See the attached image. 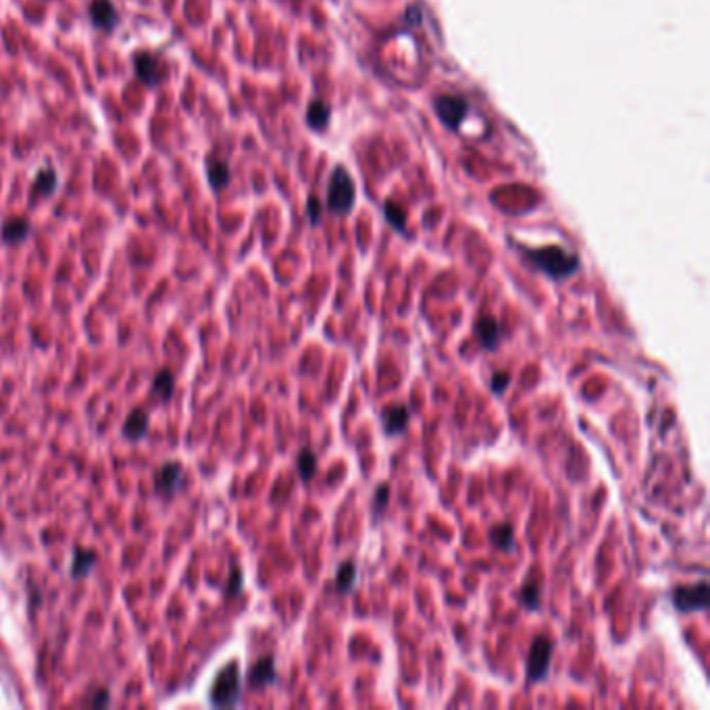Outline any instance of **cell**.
<instances>
[{"instance_id": "cell-10", "label": "cell", "mask_w": 710, "mask_h": 710, "mask_svg": "<svg viewBox=\"0 0 710 710\" xmlns=\"http://www.w3.org/2000/svg\"><path fill=\"white\" fill-rule=\"evenodd\" d=\"M411 421V409L407 405H390L381 411V427L386 435H400Z\"/></svg>"}, {"instance_id": "cell-2", "label": "cell", "mask_w": 710, "mask_h": 710, "mask_svg": "<svg viewBox=\"0 0 710 710\" xmlns=\"http://www.w3.org/2000/svg\"><path fill=\"white\" fill-rule=\"evenodd\" d=\"M355 179L350 178V173L344 167H336L327 188V209L334 215H348L355 206Z\"/></svg>"}, {"instance_id": "cell-3", "label": "cell", "mask_w": 710, "mask_h": 710, "mask_svg": "<svg viewBox=\"0 0 710 710\" xmlns=\"http://www.w3.org/2000/svg\"><path fill=\"white\" fill-rule=\"evenodd\" d=\"M239 690H242V677H239V666L237 662H230L215 679L213 690H211V702L215 706H234L239 700Z\"/></svg>"}, {"instance_id": "cell-28", "label": "cell", "mask_w": 710, "mask_h": 710, "mask_svg": "<svg viewBox=\"0 0 710 710\" xmlns=\"http://www.w3.org/2000/svg\"><path fill=\"white\" fill-rule=\"evenodd\" d=\"M86 704H88V706H109V704H111L109 692H107V690H98V692H94V698H90Z\"/></svg>"}, {"instance_id": "cell-8", "label": "cell", "mask_w": 710, "mask_h": 710, "mask_svg": "<svg viewBox=\"0 0 710 710\" xmlns=\"http://www.w3.org/2000/svg\"><path fill=\"white\" fill-rule=\"evenodd\" d=\"M88 15H90V21L96 29H103V32L109 34L117 27L119 13L113 0H90Z\"/></svg>"}, {"instance_id": "cell-17", "label": "cell", "mask_w": 710, "mask_h": 710, "mask_svg": "<svg viewBox=\"0 0 710 710\" xmlns=\"http://www.w3.org/2000/svg\"><path fill=\"white\" fill-rule=\"evenodd\" d=\"M123 433L125 438L129 440H140L148 433V414L142 413V411H133L125 419V425H123Z\"/></svg>"}, {"instance_id": "cell-16", "label": "cell", "mask_w": 710, "mask_h": 710, "mask_svg": "<svg viewBox=\"0 0 710 710\" xmlns=\"http://www.w3.org/2000/svg\"><path fill=\"white\" fill-rule=\"evenodd\" d=\"M489 541L500 552H511L515 546V530L511 523H500L489 532Z\"/></svg>"}, {"instance_id": "cell-9", "label": "cell", "mask_w": 710, "mask_h": 710, "mask_svg": "<svg viewBox=\"0 0 710 710\" xmlns=\"http://www.w3.org/2000/svg\"><path fill=\"white\" fill-rule=\"evenodd\" d=\"M475 334H477V340H479L481 348L487 350V353L496 350L500 340H502V329H500V323L494 315H481L475 323Z\"/></svg>"}, {"instance_id": "cell-4", "label": "cell", "mask_w": 710, "mask_h": 710, "mask_svg": "<svg viewBox=\"0 0 710 710\" xmlns=\"http://www.w3.org/2000/svg\"><path fill=\"white\" fill-rule=\"evenodd\" d=\"M552 650H554V644L546 633H537L533 638L530 656H527V669H525V675L532 683H539L548 677L550 664H552Z\"/></svg>"}, {"instance_id": "cell-12", "label": "cell", "mask_w": 710, "mask_h": 710, "mask_svg": "<svg viewBox=\"0 0 710 710\" xmlns=\"http://www.w3.org/2000/svg\"><path fill=\"white\" fill-rule=\"evenodd\" d=\"M275 679H277V671H275L273 656H263L261 660H256V664L248 673V683H250V688H256V690L273 685Z\"/></svg>"}, {"instance_id": "cell-24", "label": "cell", "mask_w": 710, "mask_h": 710, "mask_svg": "<svg viewBox=\"0 0 710 710\" xmlns=\"http://www.w3.org/2000/svg\"><path fill=\"white\" fill-rule=\"evenodd\" d=\"M383 213H386V219H388V223H390L394 230H398V232H405V228H407V213H405V209H402L398 202H394V200H388V202H386V209H383Z\"/></svg>"}, {"instance_id": "cell-29", "label": "cell", "mask_w": 710, "mask_h": 710, "mask_svg": "<svg viewBox=\"0 0 710 710\" xmlns=\"http://www.w3.org/2000/svg\"><path fill=\"white\" fill-rule=\"evenodd\" d=\"M239 588H242V573H239V569H234V573H232V581H230V588H228V593H230V596H234V593H236Z\"/></svg>"}, {"instance_id": "cell-14", "label": "cell", "mask_w": 710, "mask_h": 710, "mask_svg": "<svg viewBox=\"0 0 710 710\" xmlns=\"http://www.w3.org/2000/svg\"><path fill=\"white\" fill-rule=\"evenodd\" d=\"M206 178L213 190H223L230 179H232V171L228 161L219 159V157H209L206 159Z\"/></svg>"}, {"instance_id": "cell-19", "label": "cell", "mask_w": 710, "mask_h": 710, "mask_svg": "<svg viewBox=\"0 0 710 710\" xmlns=\"http://www.w3.org/2000/svg\"><path fill=\"white\" fill-rule=\"evenodd\" d=\"M98 563V554L92 550H75L73 554V565H71V573L73 577H84L88 575Z\"/></svg>"}, {"instance_id": "cell-26", "label": "cell", "mask_w": 710, "mask_h": 710, "mask_svg": "<svg viewBox=\"0 0 710 710\" xmlns=\"http://www.w3.org/2000/svg\"><path fill=\"white\" fill-rule=\"evenodd\" d=\"M390 502V485L388 483H381L377 489H375V498H373V506H375V513H381Z\"/></svg>"}, {"instance_id": "cell-27", "label": "cell", "mask_w": 710, "mask_h": 710, "mask_svg": "<svg viewBox=\"0 0 710 710\" xmlns=\"http://www.w3.org/2000/svg\"><path fill=\"white\" fill-rule=\"evenodd\" d=\"M306 211H308V219H310L313 223H319V217H321V204H319L317 196H310V198H308Z\"/></svg>"}, {"instance_id": "cell-23", "label": "cell", "mask_w": 710, "mask_h": 710, "mask_svg": "<svg viewBox=\"0 0 710 710\" xmlns=\"http://www.w3.org/2000/svg\"><path fill=\"white\" fill-rule=\"evenodd\" d=\"M356 584V565L355 563H344L340 565L336 573V590L342 593L350 592Z\"/></svg>"}, {"instance_id": "cell-13", "label": "cell", "mask_w": 710, "mask_h": 710, "mask_svg": "<svg viewBox=\"0 0 710 710\" xmlns=\"http://www.w3.org/2000/svg\"><path fill=\"white\" fill-rule=\"evenodd\" d=\"M32 234V225L23 217H11L2 223L0 228V237L4 244H19Z\"/></svg>"}, {"instance_id": "cell-18", "label": "cell", "mask_w": 710, "mask_h": 710, "mask_svg": "<svg viewBox=\"0 0 710 710\" xmlns=\"http://www.w3.org/2000/svg\"><path fill=\"white\" fill-rule=\"evenodd\" d=\"M173 388H176V377L169 369H163L157 373L155 381H152V396L159 398V400H169L171 394H173Z\"/></svg>"}, {"instance_id": "cell-21", "label": "cell", "mask_w": 710, "mask_h": 710, "mask_svg": "<svg viewBox=\"0 0 710 710\" xmlns=\"http://www.w3.org/2000/svg\"><path fill=\"white\" fill-rule=\"evenodd\" d=\"M296 467H298V475H300V479H302V481H308V479H313V477L317 475V467H319V461H317V454H315V450H310V448H302V450H300V454H298Z\"/></svg>"}, {"instance_id": "cell-7", "label": "cell", "mask_w": 710, "mask_h": 710, "mask_svg": "<svg viewBox=\"0 0 710 710\" xmlns=\"http://www.w3.org/2000/svg\"><path fill=\"white\" fill-rule=\"evenodd\" d=\"M433 107H435V113H438L440 121L452 131H456L461 127L463 119L467 117V113H469L467 100L459 94H442V96L435 98Z\"/></svg>"}, {"instance_id": "cell-25", "label": "cell", "mask_w": 710, "mask_h": 710, "mask_svg": "<svg viewBox=\"0 0 710 710\" xmlns=\"http://www.w3.org/2000/svg\"><path fill=\"white\" fill-rule=\"evenodd\" d=\"M511 386V373L508 371H496L492 375V381H489V388L494 394H504V390Z\"/></svg>"}, {"instance_id": "cell-20", "label": "cell", "mask_w": 710, "mask_h": 710, "mask_svg": "<svg viewBox=\"0 0 710 710\" xmlns=\"http://www.w3.org/2000/svg\"><path fill=\"white\" fill-rule=\"evenodd\" d=\"M306 123L317 131L325 129L329 123V107L323 100H313L306 109Z\"/></svg>"}, {"instance_id": "cell-6", "label": "cell", "mask_w": 710, "mask_h": 710, "mask_svg": "<svg viewBox=\"0 0 710 710\" xmlns=\"http://www.w3.org/2000/svg\"><path fill=\"white\" fill-rule=\"evenodd\" d=\"M131 65H133V73H136L138 81L144 84V86H161L169 77L167 63L155 53H148V51L136 53L133 59H131Z\"/></svg>"}, {"instance_id": "cell-22", "label": "cell", "mask_w": 710, "mask_h": 710, "mask_svg": "<svg viewBox=\"0 0 710 710\" xmlns=\"http://www.w3.org/2000/svg\"><path fill=\"white\" fill-rule=\"evenodd\" d=\"M519 602L527 610H539V606H541V584L539 581H525L519 590Z\"/></svg>"}, {"instance_id": "cell-15", "label": "cell", "mask_w": 710, "mask_h": 710, "mask_svg": "<svg viewBox=\"0 0 710 710\" xmlns=\"http://www.w3.org/2000/svg\"><path fill=\"white\" fill-rule=\"evenodd\" d=\"M57 185H59V176L55 169L46 167L42 169L36 179H34V185H32V200H42V198H48L57 192Z\"/></svg>"}, {"instance_id": "cell-5", "label": "cell", "mask_w": 710, "mask_h": 710, "mask_svg": "<svg viewBox=\"0 0 710 710\" xmlns=\"http://www.w3.org/2000/svg\"><path fill=\"white\" fill-rule=\"evenodd\" d=\"M709 581H696V584H685V586H677L673 593H671V602L679 612H698V610H706L709 608Z\"/></svg>"}, {"instance_id": "cell-1", "label": "cell", "mask_w": 710, "mask_h": 710, "mask_svg": "<svg viewBox=\"0 0 710 710\" xmlns=\"http://www.w3.org/2000/svg\"><path fill=\"white\" fill-rule=\"evenodd\" d=\"M525 261H530L537 271L546 273L550 280H567L579 271V256L565 250L563 246H544V248H521Z\"/></svg>"}, {"instance_id": "cell-11", "label": "cell", "mask_w": 710, "mask_h": 710, "mask_svg": "<svg viewBox=\"0 0 710 710\" xmlns=\"http://www.w3.org/2000/svg\"><path fill=\"white\" fill-rule=\"evenodd\" d=\"M181 485H183V469L178 463H169V465L161 467V471L155 477V487L163 496L176 494Z\"/></svg>"}]
</instances>
